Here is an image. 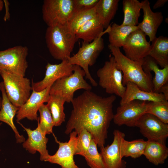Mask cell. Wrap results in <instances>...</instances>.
Listing matches in <instances>:
<instances>
[{
  "mask_svg": "<svg viewBox=\"0 0 168 168\" xmlns=\"http://www.w3.org/2000/svg\"><path fill=\"white\" fill-rule=\"evenodd\" d=\"M83 156L91 168H105L101 156L97 150V144L93 139Z\"/></svg>",
  "mask_w": 168,
  "mask_h": 168,
  "instance_id": "cell-33",
  "label": "cell"
},
{
  "mask_svg": "<svg viewBox=\"0 0 168 168\" xmlns=\"http://www.w3.org/2000/svg\"><path fill=\"white\" fill-rule=\"evenodd\" d=\"M85 75V72L80 67L73 65V73L56 80L50 87L49 94L59 95L65 99L66 102H71L76 91L91 90V86L84 79Z\"/></svg>",
  "mask_w": 168,
  "mask_h": 168,
  "instance_id": "cell-4",
  "label": "cell"
},
{
  "mask_svg": "<svg viewBox=\"0 0 168 168\" xmlns=\"http://www.w3.org/2000/svg\"><path fill=\"white\" fill-rule=\"evenodd\" d=\"M125 86L126 90L121 98L120 105L134 100L146 102H159L166 100L165 96L161 93L144 91L133 82H128Z\"/></svg>",
  "mask_w": 168,
  "mask_h": 168,
  "instance_id": "cell-20",
  "label": "cell"
},
{
  "mask_svg": "<svg viewBox=\"0 0 168 168\" xmlns=\"http://www.w3.org/2000/svg\"><path fill=\"white\" fill-rule=\"evenodd\" d=\"M147 141L143 139L128 141L124 139L121 143V153L122 157H130L136 159L143 155Z\"/></svg>",
  "mask_w": 168,
  "mask_h": 168,
  "instance_id": "cell-29",
  "label": "cell"
},
{
  "mask_svg": "<svg viewBox=\"0 0 168 168\" xmlns=\"http://www.w3.org/2000/svg\"><path fill=\"white\" fill-rule=\"evenodd\" d=\"M2 98L1 97H0V101L2 100Z\"/></svg>",
  "mask_w": 168,
  "mask_h": 168,
  "instance_id": "cell-41",
  "label": "cell"
},
{
  "mask_svg": "<svg viewBox=\"0 0 168 168\" xmlns=\"http://www.w3.org/2000/svg\"><path fill=\"white\" fill-rule=\"evenodd\" d=\"M116 99L114 95L103 97L89 90L73 98L71 102L73 109L65 133L68 135L74 131L77 134L84 128L91 134L99 147H104L114 116L113 104Z\"/></svg>",
  "mask_w": 168,
  "mask_h": 168,
  "instance_id": "cell-1",
  "label": "cell"
},
{
  "mask_svg": "<svg viewBox=\"0 0 168 168\" xmlns=\"http://www.w3.org/2000/svg\"><path fill=\"white\" fill-rule=\"evenodd\" d=\"M38 111L40 116L37 121L40 130L45 135L52 133L54 124L51 114L47 105L42 104Z\"/></svg>",
  "mask_w": 168,
  "mask_h": 168,
  "instance_id": "cell-31",
  "label": "cell"
},
{
  "mask_svg": "<svg viewBox=\"0 0 168 168\" xmlns=\"http://www.w3.org/2000/svg\"><path fill=\"white\" fill-rule=\"evenodd\" d=\"M146 36L139 29L130 34L123 47L126 57L133 61L143 62L148 55L151 47Z\"/></svg>",
  "mask_w": 168,
  "mask_h": 168,
  "instance_id": "cell-13",
  "label": "cell"
},
{
  "mask_svg": "<svg viewBox=\"0 0 168 168\" xmlns=\"http://www.w3.org/2000/svg\"><path fill=\"white\" fill-rule=\"evenodd\" d=\"M135 127L139 128L142 134L148 140L165 142L168 137V124L149 113H146L140 117Z\"/></svg>",
  "mask_w": 168,
  "mask_h": 168,
  "instance_id": "cell-10",
  "label": "cell"
},
{
  "mask_svg": "<svg viewBox=\"0 0 168 168\" xmlns=\"http://www.w3.org/2000/svg\"><path fill=\"white\" fill-rule=\"evenodd\" d=\"M3 6V2L2 0H0V12L2 9Z\"/></svg>",
  "mask_w": 168,
  "mask_h": 168,
  "instance_id": "cell-38",
  "label": "cell"
},
{
  "mask_svg": "<svg viewBox=\"0 0 168 168\" xmlns=\"http://www.w3.org/2000/svg\"><path fill=\"white\" fill-rule=\"evenodd\" d=\"M96 16L95 7L91 9L75 11L67 24L71 31L75 34L81 26Z\"/></svg>",
  "mask_w": 168,
  "mask_h": 168,
  "instance_id": "cell-30",
  "label": "cell"
},
{
  "mask_svg": "<svg viewBox=\"0 0 168 168\" xmlns=\"http://www.w3.org/2000/svg\"><path fill=\"white\" fill-rule=\"evenodd\" d=\"M99 84L108 94H115L121 98L126 90L122 83L123 74L117 68L114 57L110 56L109 60L97 71Z\"/></svg>",
  "mask_w": 168,
  "mask_h": 168,
  "instance_id": "cell-7",
  "label": "cell"
},
{
  "mask_svg": "<svg viewBox=\"0 0 168 168\" xmlns=\"http://www.w3.org/2000/svg\"><path fill=\"white\" fill-rule=\"evenodd\" d=\"M65 102V99L59 95H49L46 105L51 114L54 126H60L65 121L64 105Z\"/></svg>",
  "mask_w": 168,
  "mask_h": 168,
  "instance_id": "cell-28",
  "label": "cell"
},
{
  "mask_svg": "<svg viewBox=\"0 0 168 168\" xmlns=\"http://www.w3.org/2000/svg\"><path fill=\"white\" fill-rule=\"evenodd\" d=\"M111 24L103 31L104 26L96 16L88 21L81 26L75 33L77 39L83 41L91 42L101 35L108 33L110 30Z\"/></svg>",
  "mask_w": 168,
  "mask_h": 168,
  "instance_id": "cell-21",
  "label": "cell"
},
{
  "mask_svg": "<svg viewBox=\"0 0 168 168\" xmlns=\"http://www.w3.org/2000/svg\"><path fill=\"white\" fill-rule=\"evenodd\" d=\"M99 0H73L74 11L95 7Z\"/></svg>",
  "mask_w": 168,
  "mask_h": 168,
  "instance_id": "cell-35",
  "label": "cell"
},
{
  "mask_svg": "<svg viewBox=\"0 0 168 168\" xmlns=\"http://www.w3.org/2000/svg\"><path fill=\"white\" fill-rule=\"evenodd\" d=\"M108 47L114 58L117 68L122 72L124 86L129 82L142 90L153 92L152 75L151 73H147L144 71L142 67V62L128 58L121 52L119 48L110 44Z\"/></svg>",
  "mask_w": 168,
  "mask_h": 168,
  "instance_id": "cell-2",
  "label": "cell"
},
{
  "mask_svg": "<svg viewBox=\"0 0 168 168\" xmlns=\"http://www.w3.org/2000/svg\"><path fill=\"white\" fill-rule=\"evenodd\" d=\"M146 113L151 114L163 122L168 124V100L149 102L147 103Z\"/></svg>",
  "mask_w": 168,
  "mask_h": 168,
  "instance_id": "cell-32",
  "label": "cell"
},
{
  "mask_svg": "<svg viewBox=\"0 0 168 168\" xmlns=\"http://www.w3.org/2000/svg\"><path fill=\"white\" fill-rule=\"evenodd\" d=\"M18 123L26 131L28 136L27 139L23 142V147L32 154L38 152L40 155V160L45 161L49 155L47 149L49 139L46 135L41 132L38 124L35 129L31 130L25 127L19 122Z\"/></svg>",
  "mask_w": 168,
  "mask_h": 168,
  "instance_id": "cell-17",
  "label": "cell"
},
{
  "mask_svg": "<svg viewBox=\"0 0 168 168\" xmlns=\"http://www.w3.org/2000/svg\"><path fill=\"white\" fill-rule=\"evenodd\" d=\"M1 101H2V100L0 101V109L1 105Z\"/></svg>",
  "mask_w": 168,
  "mask_h": 168,
  "instance_id": "cell-39",
  "label": "cell"
},
{
  "mask_svg": "<svg viewBox=\"0 0 168 168\" xmlns=\"http://www.w3.org/2000/svg\"><path fill=\"white\" fill-rule=\"evenodd\" d=\"M52 85L40 91L32 90V93L26 102L19 108L16 116L17 123L25 118L31 121H38L39 117L37 112L40 106L47 102Z\"/></svg>",
  "mask_w": 168,
  "mask_h": 168,
  "instance_id": "cell-15",
  "label": "cell"
},
{
  "mask_svg": "<svg viewBox=\"0 0 168 168\" xmlns=\"http://www.w3.org/2000/svg\"><path fill=\"white\" fill-rule=\"evenodd\" d=\"M138 29L137 26H123L113 23L108 33L109 44L119 48L123 47L130 34Z\"/></svg>",
  "mask_w": 168,
  "mask_h": 168,
  "instance_id": "cell-26",
  "label": "cell"
},
{
  "mask_svg": "<svg viewBox=\"0 0 168 168\" xmlns=\"http://www.w3.org/2000/svg\"><path fill=\"white\" fill-rule=\"evenodd\" d=\"M122 4L124 18L121 25L137 26L141 14V2L138 0H123Z\"/></svg>",
  "mask_w": 168,
  "mask_h": 168,
  "instance_id": "cell-27",
  "label": "cell"
},
{
  "mask_svg": "<svg viewBox=\"0 0 168 168\" xmlns=\"http://www.w3.org/2000/svg\"><path fill=\"white\" fill-rule=\"evenodd\" d=\"M47 47L52 57L62 61L70 57L75 44L78 40L69 27L67 23L48 26L45 34Z\"/></svg>",
  "mask_w": 168,
  "mask_h": 168,
  "instance_id": "cell-3",
  "label": "cell"
},
{
  "mask_svg": "<svg viewBox=\"0 0 168 168\" xmlns=\"http://www.w3.org/2000/svg\"><path fill=\"white\" fill-rule=\"evenodd\" d=\"M141 9L143 13L142 21L137 26L149 38V42H152L156 37L157 30L161 24L163 16L161 12H153L150 7V3L148 0L141 2Z\"/></svg>",
  "mask_w": 168,
  "mask_h": 168,
  "instance_id": "cell-18",
  "label": "cell"
},
{
  "mask_svg": "<svg viewBox=\"0 0 168 168\" xmlns=\"http://www.w3.org/2000/svg\"><path fill=\"white\" fill-rule=\"evenodd\" d=\"M2 124V122H0V126Z\"/></svg>",
  "mask_w": 168,
  "mask_h": 168,
  "instance_id": "cell-40",
  "label": "cell"
},
{
  "mask_svg": "<svg viewBox=\"0 0 168 168\" xmlns=\"http://www.w3.org/2000/svg\"><path fill=\"white\" fill-rule=\"evenodd\" d=\"M75 155L83 156L87 152L92 139L91 134L84 128L77 134Z\"/></svg>",
  "mask_w": 168,
  "mask_h": 168,
  "instance_id": "cell-34",
  "label": "cell"
},
{
  "mask_svg": "<svg viewBox=\"0 0 168 168\" xmlns=\"http://www.w3.org/2000/svg\"><path fill=\"white\" fill-rule=\"evenodd\" d=\"M119 0H99L95 6L97 16L104 28L110 25L118 9Z\"/></svg>",
  "mask_w": 168,
  "mask_h": 168,
  "instance_id": "cell-25",
  "label": "cell"
},
{
  "mask_svg": "<svg viewBox=\"0 0 168 168\" xmlns=\"http://www.w3.org/2000/svg\"><path fill=\"white\" fill-rule=\"evenodd\" d=\"M147 102L138 100L132 101L117 108L113 120L116 125L135 127L140 117L146 112Z\"/></svg>",
  "mask_w": 168,
  "mask_h": 168,
  "instance_id": "cell-11",
  "label": "cell"
},
{
  "mask_svg": "<svg viewBox=\"0 0 168 168\" xmlns=\"http://www.w3.org/2000/svg\"><path fill=\"white\" fill-rule=\"evenodd\" d=\"M167 82L162 86L160 90V93L162 94L165 96L166 100H168V83Z\"/></svg>",
  "mask_w": 168,
  "mask_h": 168,
  "instance_id": "cell-36",
  "label": "cell"
},
{
  "mask_svg": "<svg viewBox=\"0 0 168 168\" xmlns=\"http://www.w3.org/2000/svg\"><path fill=\"white\" fill-rule=\"evenodd\" d=\"M114 139L110 145L100 148L105 168H125L126 162L122 159L121 147L125 134L118 130L113 132Z\"/></svg>",
  "mask_w": 168,
  "mask_h": 168,
  "instance_id": "cell-14",
  "label": "cell"
},
{
  "mask_svg": "<svg viewBox=\"0 0 168 168\" xmlns=\"http://www.w3.org/2000/svg\"><path fill=\"white\" fill-rule=\"evenodd\" d=\"M28 48L18 45L0 51V70L25 77L28 63Z\"/></svg>",
  "mask_w": 168,
  "mask_h": 168,
  "instance_id": "cell-9",
  "label": "cell"
},
{
  "mask_svg": "<svg viewBox=\"0 0 168 168\" xmlns=\"http://www.w3.org/2000/svg\"><path fill=\"white\" fill-rule=\"evenodd\" d=\"M168 1V0H158L154 4L153 8L156 9L162 7Z\"/></svg>",
  "mask_w": 168,
  "mask_h": 168,
  "instance_id": "cell-37",
  "label": "cell"
},
{
  "mask_svg": "<svg viewBox=\"0 0 168 168\" xmlns=\"http://www.w3.org/2000/svg\"><path fill=\"white\" fill-rule=\"evenodd\" d=\"M142 69L146 73L153 71L155 77L152 79V83L153 92L160 93L162 86L168 82V66L162 69L159 68L156 62L151 57L147 56L143 60Z\"/></svg>",
  "mask_w": 168,
  "mask_h": 168,
  "instance_id": "cell-22",
  "label": "cell"
},
{
  "mask_svg": "<svg viewBox=\"0 0 168 168\" xmlns=\"http://www.w3.org/2000/svg\"><path fill=\"white\" fill-rule=\"evenodd\" d=\"M46 71L44 78L36 82H32V90L40 91L52 85L58 79L73 73V65L70 64L68 60L62 61L57 64L48 63L45 67Z\"/></svg>",
  "mask_w": 168,
  "mask_h": 168,
  "instance_id": "cell-16",
  "label": "cell"
},
{
  "mask_svg": "<svg viewBox=\"0 0 168 168\" xmlns=\"http://www.w3.org/2000/svg\"><path fill=\"white\" fill-rule=\"evenodd\" d=\"M0 90L2 94L0 121L6 123L12 128L15 133L17 143H23L25 141V138L23 135L19 134L13 122L14 118L19 108L13 105L9 100L2 81L0 82Z\"/></svg>",
  "mask_w": 168,
  "mask_h": 168,
  "instance_id": "cell-19",
  "label": "cell"
},
{
  "mask_svg": "<svg viewBox=\"0 0 168 168\" xmlns=\"http://www.w3.org/2000/svg\"><path fill=\"white\" fill-rule=\"evenodd\" d=\"M148 56L152 58L163 68L168 66V38L160 36L152 42Z\"/></svg>",
  "mask_w": 168,
  "mask_h": 168,
  "instance_id": "cell-24",
  "label": "cell"
},
{
  "mask_svg": "<svg viewBox=\"0 0 168 168\" xmlns=\"http://www.w3.org/2000/svg\"><path fill=\"white\" fill-rule=\"evenodd\" d=\"M103 35H101L90 43L82 41V46L77 52L68 59L70 64L78 65L84 70L86 78L90 81L93 86L95 87L97 86L98 84L91 75L89 67L95 63L104 49V41L102 37Z\"/></svg>",
  "mask_w": 168,
  "mask_h": 168,
  "instance_id": "cell-5",
  "label": "cell"
},
{
  "mask_svg": "<svg viewBox=\"0 0 168 168\" xmlns=\"http://www.w3.org/2000/svg\"><path fill=\"white\" fill-rule=\"evenodd\" d=\"M147 141L143 155L156 165L163 164L168 156V148L165 142L155 140Z\"/></svg>",
  "mask_w": 168,
  "mask_h": 168,
  "instance_id": "cell-23",
  "label": "cell"
},
{
  "mask_svg": "<svg viewBox=\"0 0 168 168\" xmlns=\"http://www.w3.org/2000/svg\"><path fill=\"white\" fill-rule=\"evenodd\" d=\"M0 75L9 100L13 105L19 108L30 96L32 89L30 80L1 70Z\"/></svg>",
  "mask_w": 168,
  "mask_h": 168,
  "instance_id": "cell-6",
  "label": "cell"
},
{
  "mask_svg": "<svg viewBox=\"0 0 168 168\" xmlns=\"http://www.w3.org/2000/svg\"><path fill=\"white\" fill-rule=\"evenodd\" d=\"M69 134V139L67 142L58 141L54 136L55 141L58 144V148L54 154L49 155L45 161L57 164L62 168H79L74 160L77 134L74 131Z\"/></svg>",
  "mask_w": 168,
  "mask_h": 168,
  "instance_id": "cell-12",
  "label": "cell"
},
{
  "mask_svg": "<svg viewBox=\"0 0 168 168\" xmlns=\"http://www.w3.org/2000/svg\"><path fill=\"white\" fill-rule=\"evenodd\" d=\"M74 11L73 0H44L42 18L48 26L67 23Z\"/></svg>",
  "mask_w": 168,
  "mask_h": 168,
  "instance_id": "cell-8",
  "label": "cell"
}]
</instances>
